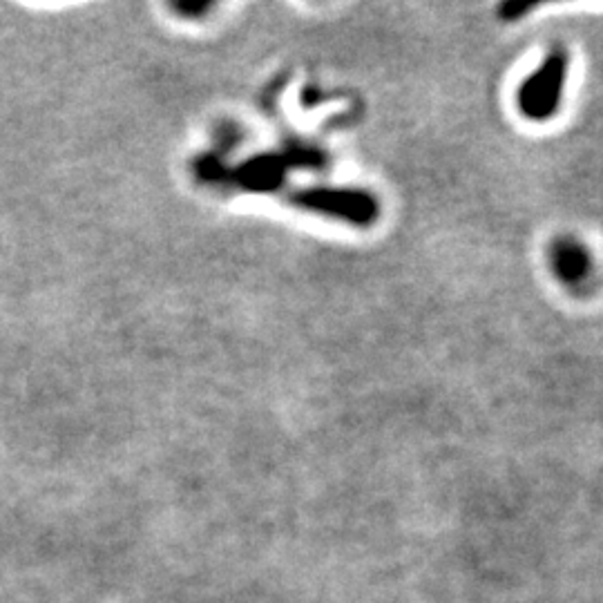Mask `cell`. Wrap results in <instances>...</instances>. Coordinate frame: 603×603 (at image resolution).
<instances>
[{
  "mask_svg": "<svg viewBox=\"0 0 603 603\" xmlns=\"http://www.w3.org/2000/svg\"><path fill=\"white\" fill-rule=\"evenodd\" d=\"M568 79V54L552 52L519 90V108L532 121L550 119L559 110Z\"/></svg>",
  "mask_w": 603,
  "mask_h": 603,
  "instance_id": "cell-1",
  "label": "cell"
},
{
  "mask_svg": "<svg viewBox=\"0 0 603 603\" xmlns=\"http://www.w3.org/2000/svg\"><path fill=\"white\" fill-rule=\"evenodd\" d=\"M552 268L561 282L579 286L590 275V255L574 239H559L552 248Z\"/></svg>",
  "mask_w": 603,
  "mask_h": 603,
  "instance_id": "cell-2",
  "label": "cell"
}]
</instances>
